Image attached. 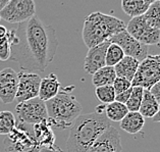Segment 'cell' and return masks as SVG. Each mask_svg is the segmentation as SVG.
Instances as JSON below:
<instances>
[{
    "instance_id": "6da1fadb",
    "label": "cell",
    "mask_w": 160,
    "mask_h": 152,
    "mask_svg": "<svg viewBox=\"0 0 160 152\" xmlns=\"http://www.w3.org/2000/svg\"><path fill=\"white\" fill-rule=\"evenodd\" d=\"M15 37L9 59L17 62L22 71L44 73L53 61L58 47L53 27L35 14L19 23L15 30Z\"/></svg>"
},
{
    "instance_id": "7a4b0ae2",
    "label": "cell",
    "mask_w": 160,
    "mask_h": 152,
    "mask_svg": "<svg viewBox=\"0 0 160 152\" xmlns=\"http://www.w3.org/2000/svg\"><path fill=\"white\" fill-rule=\"evenodd\" d=\"M104 112H91L80 114L69 128L66 140L68 152H87L97 138L110 127Z\"/></svg>"
},
{
    "instance_id": "3957f363",
    "label": "cell",
    "mask_w": 160,
    "mask_h": 152,
    "mask_svg": "<svg viewBox=\"0 0 160 152\" xmlns=\"http://www.w3.org/2000/svg\"><path fill=\"white\" fill-rule=\"evenodd\" d=\"M73 88V86H69L59 90L56 96L45 102L48 122L52 128H56L58 130L71 128L73 120L83 110L82 104L71 93Z\"/></svg>"
},
{
    "instance_id": "277c9868",
    "label": "cell",
    "mask_w": 160,
    "mask_h": 152,
    "mask_svg": "<svg viewBox=\"0 0 160 152\" xmlns=\"http://www.w3.org/2000/svg\"><path fill=\"white\" fill-rule=\"evenodd\" d=\"M126 30V24L118 18L100 11L90 13L84 21L82 37L88 48L109 40L113 35Z\"/></svg>"
},
{
    "instance_id": "5b68a950",
    "label": "cell",
    "mask_w": 160,
    "mask_h": 152,
    "mask_svg": "<svg viewBox=\"0 0 160 152\" xmlns=\"http://www.w3.org/2000/svg\"><path fill=\"white\" fill-rule=\"evenodd\" d=\"M4 139V152H39L41 149L34 135L32 124L17 122Z\"/></svg>"
},
{
    "instance_id": "8992f818",
    "label": "cell",
    "mask_w": 160,
    "mask_h": 152,
    "mask_svg": "<svg viewBox=\"0 0 160 152\" xmlns=\"http://www.w3.org/2000/svg\"><path fill=\"white\" fill-rule=\"evenodd\" d=\"M160 80V54L147 55L140 61L136 75L132 81V86H140L149 89Z\"/></svg>"
},
{
    "instance_id": "52a82bcc",
    "label": "cell",
    "mask_w": 160,
    "mask_h": 152,
    "mask_svg": "<svg viewBox=\"0 0 160 152\" xmlns=\"http://www.w3.org/2000/svg\"><path fill=\"white\" fill-rule=\"evenodd\" d=\"M15 114H17V119H15L17 122L32 126L48 119L45 101L41 100L39 97L18 102L15 106Z\"/></svg>"
},
{
    "instance_id": "ba28073f",
    "label": "cell",
    "mask_w": 160,
    "mask_h": 152,
    "mask_svg": "<svg viewBox=\"0 0 160 152\" xmlns=\"http://www.w3.org/2000/svg\"><path fill=\"white\" fill-rule=\"evenodd\" d=\"M36 14L34 0H9L0 9V18L10 24H19Z\"/></svg>"
},
{
    "instance_id": "9c48e42d",
    "label": "cell",
    "mask_w": 160,
    "mask_h": 152,
    "mask_svg": "<svg viewBox=\"0 0 160 152\" xmlns=\"http://www.w3.org/2000/svg\"><path fill=\"white\" fill-rule=\"evenodd\" d=\"M128 33L145 45H156L160 42V29L153 28L147 24L144 14L132 18L126 26Z\"/></svg>"
},
{
    "instance_id": "30bf717a",
    "label": "cell",
    "mask_w": 160,
    "mask_h": 152,
    "mask_svg": "<svg viewBox=\"0 0 160 152\" xmlns=\"http://www.w3.org/2000/svg\"><path fill=\"white\" fill-rule=\"evenodd\" d=\"M109 41L118 44L122 49L124 55L132 56L139 61L143 60L148 55V46L139 42L132 35L128 34L127 30L113 35L109 39Z\"/></svg>"
},
{
    "instance_id": "8fae6325",
    "label": "cell",
    "mask_w": 160,
    "mask_h": 152,
    "mask_svg": "<svg viewBox=\"0 0 160 152\" xmlns=\"http://www.w3.org/2000/svg\"><path fill=\"white\" fill-rule=\"evenodd\" d=\"M18 84L17 91V99L18 102H22L33 98H36L39 95V88H40L41 79L39 73L32 72H21L18 73Z\"/></svg>"
},
{
    "instance_id": "7c38bea8",
    "label": "cell",
    "mask_w": 160,
    "mask_h": 152,
    "mask_svg": "<svg viewBox=\"0 0 160 152\" xmlns=\"http://www.w3.org/2000/svg\"><path fill=\"white\" fill-rule=\"evenodd\" d=\"M122 138L118 129L108 127L101 134L87 152H122Z\"/></svg>"
},
{
    "instance_id": "4fadbf2b",
    "label": "cell",
    "mask_w": 160,
    "mask_h": 152,
    "mask_svg": "<svg viewBox=\"0 0 160 152\" xmlns=\"http://www.w3.org/2000/svg\"><path fill=\"white\" fill-rule=\"evenodd\" d=\"M18 84V73L11 68H5L0 71V100L2 103L13 102L17 96Z\"/></svg>"
},
{
    "instance_id": "5bb4252c",
    "label": "cell",
    "mask_w": 160,
    "mask_h": 152,
    "mask_svg": "<svg viewBox=\"0 0 160 152\" xmlns=\"http://www.w3.org/2000/svg\"><path fill=\"white\" fill-rule=\"evenodd\" d=\"M109 44L110 41L107 40L89 48L84 62V69L88 75H93L99 68L106 65L105 56H106V50Z\"/></svg>"
},
{
    "instance_id": "9a60e30c",
    "label": "cell",
    "mask_w": 160,
    "mask_h": 152,
    "mask_svg": "<svg viewBox=\"0 0 160 152\" xmlns=\"http://www.w3.org/2000/svg\"><path fill=\"white\" fill-rule=\"evenodd\" d=\"M34 135L41 148H52L55 146V135L48 119L33 126Z\"/></svg>"
},
{
    "instance_id": "2e32d148",
    "label": "cell",
    "mask_w": 160,
    "mask_h": 152,
    "mask_svg": "<svg viewBox=\"0 0 160 152\" xmlns=\"http://www.w3.org/2000/svg\"><path fill=\"white\" fill-rule=\"evenodd\" d=\"M60 87L61 85L57 76L55 73H49L47 77L41 79L38 97L46 102L57 95V93L60 90Z\"/></svg>"
},
{
    "instance_id": "e0dca14e",
    "label": "cell",
    "mask_w": 160,
    "mask_h": 152,
    "mask_svg": "<svg viewBox=\"0 0 160 152\" xmlns=\"http://www.w3.org/2000/svg\"><path fill=\"white\" fill-rule=\"evenodd\" d=\"M119 123L120 129L128 134L135 135L142 131L145 124V118L139 111H128Z\"/></svg>"
},
{
    "instance_id": "ac0fdd59",
    "label": "cell",
    "mask_w": 160,
    "mask_h": 152,
    "mask_svg": "<svg viewBox=\"0 0 160 152\" xmlns=\"http://www.w3.org/2000/svg\"><path fill=\"white\" fill-rule=\"evenodd\" d=\"M139 63L140 61L138 59H136V58L124 55L122 59L113 67L116 73V77L126 78L127 80L132 82L136 75L137 69H138Z\"/></svg>"
},
{
    "instance_id": "d6986e66",
    "label": "cell",
    "mask_w": 160,
    "mask_h": 152,
    "mask_svg": "<svg viewBox=\"0 0 160 152\" xmlns=\"http://www.w3.org/2000/svg\"><path fill=\"white\" fill-rule=\"evenodd\" d=\"M155 0H122V8L124 13L130 17H138L144 14Z\"/></svg>"
},
{
    "instance_id": "ffe728a7",
    "label": "cell",
    "mask_w": 160,
    "mask_h": 152,
    "mask_svg": "<svg viewBox=\"0 0 160 152\" xmlns=\"http://www.w3.org/2000/svg\"><path fill=\"white\" fill-rule=\"evenodd\" d=\"M160 108V105L155 99V97L151 94V92L148 89H144L143 92V98L140 105L139 112L141 114L144 118L152 119L153 116L157 114Z\"/></svg>"
},
{
    "instance_id": "44dd1931",
    "label": "cell",
    "mask_w": 160,
    "mask_h": 152,
    "mask_svg": "<svg viewBox=\"0 0 160 152\" xmlns=\"http://www.w3.org/2000/svg\"><path fill=\"white\" fill-rule=\"evenodd\" d=\"M92 76H93L92 77L93 85L95 87H100V86H105V85H112L113 81L116 78V73L113 67L104 65L103 68L96 71Z\"/></svg>"
},
{
    "instance_id": "7402d4cb",
    "label": "cell",
    "mask_w": 160,
    "mask_h": 152,
    "mask_svg": "<svg viewBox=\"0 0 160 152\" xmlns=\"http://www.w3.org/2000/svg\"><path fill=\"white\" fill-rule=\"evenodd\" d=\"M128 112V109L127 105L118 101L114 100L111 103L105 104V115L111 122H120Z\"/></svg>"
},
{
    "instance_id": "603a6c76",
    "label": "cell",
    "mask_w": 160,
    "mask_h": 152,
    "mask_svg": "<svg viewBox=\"0 0 160 152\" xmlns=\"http://www.w3.org/2000/svg\"><path fill=\"white\" fill-rule=\"evenodd\" d=\"M144 18L147 24L156 29H160V0H155L148 7Z\"/></svg>"
},
{
    "instance_id": "cb8c5ba5",
    "label": "cell",
    "mask_w": 160,
    "mask_h": 152,
    "mask_svg": "<svg viewBox=\"0 0 160 152\" xmlns=\"http://www.w3.org/2000/svg\"><path fill=\"white\" fill-rule=\"evenodd\" d=\"M15 30L8 31L7 35L2 39H0V60L5 61L9 59L11 46L15 42Z\"/></svg>"
},
{
    "instance_id": "d4e9b609",
    "label": "cell",
    "mask_w": 160,
    "mask_h": 152,
    "mask_svg": "<svg viewBox=\"0 0 160 152\" xmlns=\"http://www.w3.org/2000/svg\"><path fill=\"white\" fill-rule=\"evenodd\" d=\"M124 53L122 49L119 47L115 43H111L109 44L106 50V56H105V63L109 67H114L116 63H118L123 58Z\"/></svg>"
},
{
    "instance_id": "484cf974",
    "label": "cell",
    "mask_w": 160,
    "mask_h": 152,
    "mask_svg": "<svg viewBox=\"0 0 160 152\" xmlns=\"http://www.w3.org/2000/svg\"><path fill=\"white\" fill-rule=\"evenodd\" d=\"M17 119L12 112L8 110L0 111V135H8L13 130Z\"/></svg>"
},
{
    "instance_id": "4316f807",
    "label": "cell",
    "mask_w": 160,
    "mask_h": 152,
    "mask_svg": "<svg viewBox=\"0 0 160 152\" xmlns=\"http://www.w3.org/2000/svg\"><path fill=\"white\" fill-rule=\"evenodd\" d=\"M143 92L144 88L140 87V86H132L130 98H128L126 103L128 111H139L141 101L143 98Z\"/></svg>"
},
{
    "instance_id": "83f0119b",
    "label": "cell",
    "mask_w": 160,
    "mask_h": 152,
    "mask_svg": "<svg viewBox=\"0 0 160 152\" xmlns=\"http://www.w3.org/2000/svg\"><path fill=\"white\" fill-rule=\"evenodd\" d=\"M95 94L97 99L103 104L111 103L112 101L115 100V91L113 89L112 85H105L100 86V87H96Z\"/></svg>"
},
{
    "instance_id": "f1b7e54d",
    "label": "cell",
    "mask_w": 160,
    "mask_h": 152,
    "mask_svg": "<svg viewBox=\"0 0 160 152\" xmlns=\"http://www.w3.org/2000/svg\"><path fill=\"white\" fill-rule=\"evenodd\" d=\"M112 86H113V89H114L115 95H116V94H118V93H122L123 91L128 90V89L132 88V82L127 80L126 78L116 77L115 80L113 81Z\"/></svg>"
},
{
    "instance_id": "f546056e",
    "label": "cell",
    "mask_w": 160,
    "mask_h": 152,
    "mask_svg": "<svg viewBox=\"0 0 160 152\" xmlns=\"http://www.w3.org/2000/svg\"><path fill=\"white\" fill-rule=\"evenodd\" d=\"M131 91H132V88L128 89V90L123 91L122 93H118V94L115 95V101H118L120 103H123L126 104L127 101L130 98V95H131Z\"/></svg>"
},
{
    "instance_id": "4dcf8cb0",
    "label": "cell",
    "mask_w": 160,
    "mask_h": 152,
    "mask_svg": "<svg viewBox=\"0 0 160 152\" xmlns=\"http://www.w3.org/2000/svg\"><path fill=\"white\" fill-rule=\"evenodd\" d=\"M149 91L151 92V94L155 97V99L157 100V102L160 105V80L158 82H156V83L152 86L149 89Z\"/></svg>"
},
{
    "instance_id": "1f68e13d",
    "label": "cell",
    "mask_w": 160,
    "mask_h": 152,
    "mask_svg": "<svg viewBox=\"0 0 160 152\" xmlns=\"http://www.w3.org/2000/svg\"><path fill=\"white\" fill-rule=\"evenodd\" d=\"M39 152H62V151L58 147L54 146L52 148H41Z\"/></svg>"
},
{
    "instance_id": "d6a6232c",
    "label": "cell",
    "mask_w": 160,
    "mask_h": 152,
    "mask_svg": "<svg viewBox=\"0 0 160 152\" xmlns=\"http://www.w3.org/2000/svg\"><path fill=\"white\" fill-rule=\"evenodd\" d=\"M7 33H8V30H7L4 26L0 25V39L4 38L7 35Z\"/></svg>"
},
{
    "instance_id": "836d02e7",
    "label": "cell",
    "mask_w": 160,
    "mask_h": 152,
    "mask_svg": "<svg viewBox=\"0 0 160 152\" xmlns=\"http://www.w3.org/2000/svg\"><path fill=\"white\" fill-rule=\"evenodd\" d=\"M152 119H153V122H155V123H160V108H159V110H158L157 114H156Z\"/></svg>"
},
{
    "instance_id": "e575fe53",
    "label": "cell",
    "mask_w": 160,
    "mask_h": 152,
    "mask_svg": "<svg viewBox=\"0 0 160 152\" xmlns=\"http://www.w3.org/2000/svg\"><path fill=\"white\" fill-rule=\"evenodd\" d=\"M9 0H0V9H2L7 3H8Z\"/></svg>"
}]
</instances>
